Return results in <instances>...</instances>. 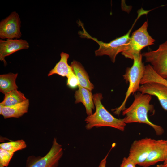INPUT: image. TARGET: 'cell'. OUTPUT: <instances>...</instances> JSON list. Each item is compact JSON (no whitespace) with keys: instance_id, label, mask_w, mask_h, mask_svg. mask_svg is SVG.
<instances>
[{"instance_id":"6da1fadb","label":"cell","mask_w":167,"mask_h":167,"mask_svg":"<svg viewBox=\"0 0 167 167\" xmlns=\"http://www.w3.org/2000/svg\"><path fill=\"white\" fill-rule=\"evenodd\" d=\"M134 98L131 105L122 111V115L125 116L123 118L124 122L126 124L137 122L147 124L154 129L157 135H162L164 131L163 128L151 122L148 118V112L154 110L153 105L150 104L151 95L139 92L134 94Z\"/></svg>"},{"instance_id":"7a4b0ae2","label":"cell","mask_w":167,"mask_h":167,"mask_svg":"<svg viewBox=\"0 0 167 167\" xmlns=\"http://www.w3.org/2000/svg\"><path fill=\"white\" fill-rule=\"evenodd\" d=\"M101 93L94 94L93 99L96 110L85 120L86 128L90 130L94 127H109L124 131L126 126L123 119H118L113 116L102 104Z\"/></svg>"},{"instance_id":"3957f363","label":"cell","mask_w":167,"mask_h":167,"mask_svg":"<svg viewBox=\"0 0 167 167\" xmlns=\"http://www.w3.org/2000/svg\"><path fill=\"white\" fill-rule=\"evenodd\" d=\"M138 15L135 21L131 28L123 36L111 41L109 43H105L102 41H99L96 38L90 36L85 29L84 26L80 23L83 31H79V34L82 37L92 39L96 42L99 45L98 49L95 51V54L96 56L106 55L109 56L111 61L114 63L117 54L120 52H122L125 49L126 46L128 43L130 33L135 24L139 18L143 13L141 11H138Z\"/></svg>"},{"instance_id":"277c9868","label":"cell","mask_w":167,"mask_h":167,"mask_svg":"<svg viewBox=\"0 0 167 167\" xmlns=\"http://www.w3.org/2000/svg\"><path fill=\"white\" fill-rule=\"evenodd\" d=\"M142 55L134 57L133 63L130 67L126 68L123 77L126 82L129 83V86L126 93L124 99L121 105L118 107L113 109L115 114L119 115L121 111L126 108V104L131 94L133 95L138 91L141 80L144 72L145 66L142 62Z\"/></svg>"},{"instance_id":"5b68a950","label":"cell","mask_w":167,"mask_h":167,"mask_svg":"<svg viewBox=\"0 0 167 167\" xmlns=\"http://www.w3.org/2000/svg\"><path fill=\"white\" fill-rule=\"evenodd\" d=\"M148 23L145 21L130 36L125 50L122 54L126 58L133 60L140 55L141 50L146 47L154 44L155 40L149 34L147 30Z\"/></svg>"},{"instance_id":"8992f818","label":"cell","mask_w":167,"mask_h":167,"mask_svg":"<svg viewBox=\"0 0 167 167\" xmlns=\"http://www.w3.org/2000/svg\"><path fill=\"white\" fill-rule=\"evenodd\" d=\"M146 62L149 63L160 77L167 79V40L160 44L156 50L142 54Z\"/></svg>"},{"instance_id":"52a82bcc","label":"cell","mask_w":167,"mask_h":167,"mask_svg":"<svg viewBox=\"0 0 167 167\" xmlns=\"http://www.w3.org/2000/svg\"><path fill=\"white\" fill-rule=\"evenodd\" d=\"M63 154L62 145L58 143L56 138H54L47 153L43 157L29 156L27 160L26 167H57Z\"/></svg>"},{"instance_id":"ba28073f","label":"cell","mask_w":167,"mask_h":167,"mask_svg":"<svg viewBox=\"0 0 167 167\" xmlns=\"http://www.w3.org/2000/svg\"><path fill=\"white\" fill-rule=\"evenodd\" d=\"M21 21L18 14L11 12L0 22V38L4 39H19L22 36Z\"/></svg>"},{"instance_id":"9c48e42d","label":"cell","mask_w":167,"mask_h":167,"mask_svg":"<svg viewBox=\"0 0 167 167\" xmlns=\"http://www.w3.org/2000/svg\"><path fill=\"white\" fill-rule=\"evenodd\" d=\"M155 141L148 138L135 140L131 145L128 157L140 166L146 160Z\"/></svg>"},{"instance_id":"30bf717a","label":"cell","mask_w":167,"mask_h":167,"mask_svg":"<svg viewBox=\"0 0 167 167\" xmlns=\"http://www.w3.org/2000/svg\"><path fill=\"white\" fill-rule=\"evenodd\" d=\"M29 44L27 41L22 39L0 40V60L4 65L7 64L6 57L19 50L29 48Z\"/></svg>"},{"instance_id":"8fae6325","label":"cell","mask_w":167,"mask_h":167,"mask_svg":"<svg viewBox=\"0 0 167 167\" xmlns=\"http://www.w3.org/2000/svg\"><path fill=\"white\" fill-rule=\"evenodd\" d=\"M167 157V140H155L145 161L140 166L148 167L160 161H164Z\"/></svg>"},{"instance_id":"7c38bea8","label":"cell","mask_w":167,"mask_h":167,"mask_svg":"<svg viewBox=\"0 0 167 167\" xmlns=\"http://www.w3.org/2000/svg\"><path fill=\"white\" fill-rule=\"evenodd\" d=\"M138 91L156 96L162 108L167 111V86L156 82H150L141 85Z\"/></svg>"},{"instance_id":"4fadbf2b","label":"cell","mask_w":167,"mask_h":167,"mask_svg":"<svg viewBox=\"0 0 167 167\" xmlns=\"http://www.w3.org/2000/svg\"><path fill=\"white\" fill-rule=\"evenodd\" d=\"M75 104L81 103L83 104L88 116L93 113L92 110L94 109L95 106L91 91L79 85L78 89L75 92Z\"/></svg>"},{"instance_id":"5bb4252c","label":"cell","mask_w":167,"mask_h":167,"mask_svg":"<svg viewBox=\"0 0 167 167\" xmlns=\"http://www.w3.org/2000/svg\"><path fill=\"white\" fill-rule=\"evenodd\" d=\"M29 100L27 99L18 104L9 106H3L1 115L5 119L18 118L27 113L29 106Z\"/></svg>"},{"instance_id":"9a60e30c","label":"cell","mask_w":167,"mask_h":167,"mask_svg":"<svg viewBox=\"0 0 167 167\" xmlns=\"http://www.w3.org/2000/svg\"><path fill=\"white\" fill-rule=\"evenodd\" d=\"M70 66L77 77L79 85L91 91L93 89L94 86L90 81L88 74L82 65L79 62L73 60Z\"/></svg>"},{"instance_id":"2e32d148","label":"cell","mask_w":167,"mask_h":167,"mask_svg":"<svg viewBox=\"0 0 167 167\" xmlns=\"http://www.w3.org/2000/svg\"><path fill=\"white\" fill-rule=\"evenodd\" d=\"M61 58L59 61L56 64L48 74V76L57 74L62 77H67L72 70L71 67L68 63L69 54L62 52L60 54Z\"/></svg>"},{"instance_id":"e0dca14e","label":"cell","mask_w":167,"mask_h":167,"mask_svg":"<svg viewBox=\"0 0 167 167\" xmlns=\"http://www.w3.org/2000/svg\"><path fill=\"white\" fill-rule=\"evenodd\" d=\"M18 73H10L0 75V91L5 94L11 91L17 90L18 87L16 80Z\"/></svg>"},{"instance_id":"ac0fdd59","label":"cell","mask_w":167,"mask_h":167,"mask_svg":"<svg viewBox=\"0 0 167 167\" xmlns=\"http://www.w3.org/2000/svg\"><path fill=\"white\" fill-rule=\"evenodd\" d=\"M150 82H156L167 86V79L160 77L149 64L145 66L143 76L141 80V85Z\"/></svg>"},{"instance_id":"d6986e66","label":"cell","mask_w":167,"mask_h":167,"mask_svg":"<svg viewBox=\"0 0 167 167\" xmlns=\"http://www.w3.org/2000/svg\"><path fill=\"white\" fill-rule=\"evenodd\" d=\"M5 95L3 101L0 103L3 106H9L20 103L27 99L24 94L17 90L10 92Z\"/></svg>"},{"instance_id":"ffe728a7","label":"cell","mask_w":167,"mask_h":167,"mask_svg":"<svg viewBox=\"0 0 167 167\" xmlns=\"http://www.w3.org/2000/svg\"><path fill=\"white\" fill-rule=\"evenodd\" d=\"M26 147V142L22 139L11 141L0 144V148L13 153L18 151L24 149Z\"/></svg>"},{"instance_id":"44dd1931","label":"cell","mask_w":167,"mask_h":167,"mask_svg":"<svg viewBox=\"0 0 167 167\" xmlns=\"http://www.w3.org/2000/svg\"><path fill=\"white\" fill-rule=\"evenodd\" d=\"M14 153L0 148V167H7Z\"/></svg>"},{"instance_id":"7402d4cb","label":"cell","mask_w":167,"mask_h":167,"mask_svg":"<svg viewBox=\"0 0 167 167\" xmlns=\"http://www.w3.org/2000/svg\"><path fill=\"white\" fill-rule=\"evenodd\" d=\"M67 85L71 89H75L79 85V80L74 73L73 69L67 77Z\"/></svg>"},{"instance_id":"603a6c76","label":"cell","mask_w":167,"mask_h":167,"mask_svg":"<svg viewBox=\"0 0 167 167\" xmlns=\"http://www.w3.org/2000/svg\"><path fill=\"white\" fill-rule=\"evenodd\" d=\"M136 164L127 157L123 159L120 167H136Z\"/></svg>"},{"instance_id":"cb8c5ba5","label":"cell","mask_w":167,"mask_h":167,"mask_svg":"<svg viewBox=\"0 0 167 167\" xmlns=\"http://www.w3.org/2000/svg\"><path fill=\"white\" fill-rule=\"evenodd\" d=\"M110 151H109L105 157L101 161L98 167H106V159Z\"/></svg>"},{"instance_id":"d4e9b609","label":"cell","mask_w":167,"mask_h":167,"mask_svg":"<svg viewBox=\"0 0 167 167\" xmlns=\"http://www.w3.org/2000/svg\"><path fill=\"white\" fill-rule=\"evenodd\" d=\"M156 167H167V166H165L163 164H160L157 165Z\"/></svg>"},{"instance_id":"484cf974","label":"cell","mask_w":167,"mask_h":167,"mask_svg":"<svg viewBox=\"0 0 167 167\" xmlns=\"http://www.w3.org/2000/svg\"><path fill=\"white\" fill-rule=\"evenodd\" d=\"M163 165L165 166H167V157L165 160L164 161Z\"/></svg>"},{"instance_id":"4316f807","label":"cell","mask_w":167,"mask_h":167,"mask_svg":"<svg viewBox=\"0 0 167 167\" xmlns=\"http://www.w3.org/2000/svg\"><path fill=\"white\" fill-rule=\"evenodd\" d=\"M2 107H3L2 106V105H0V115H1L2 112Z\"/></svg>"}]
</instances>
